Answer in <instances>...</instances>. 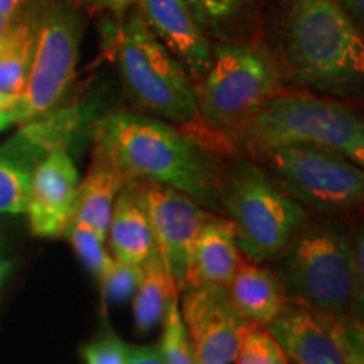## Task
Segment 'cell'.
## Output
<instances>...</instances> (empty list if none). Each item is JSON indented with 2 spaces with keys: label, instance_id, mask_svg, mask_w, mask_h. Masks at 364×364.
Masks as SVG:
<instances>
[{
  "label": "cell",
  "instance_id": "d6986e66",
  "mask_svg": "<svg viewBox=\"0 0 364 364\" xmlns=\"http://www.w3.org/2000/svg\"><path fill=\"white\" fill-rule=\"evenodd\" d=\"M235 228L228 218L215 216L196 240L191 262L189 287L215 285L226 289L240 267L241 255Z\"/></svg>",
  "mask_w": 364,
  "mask_h": 364
},
{
  "label": "cell",
  "instance_id": "7c38bea8",
  "mask_svg": "<svg viewBox=\"0 0 364 364\" xmlns=\"http://www.w3.org/2000/svg\"><path fill=\"white\" fill-rule=\"evenodd\" d=\"M73 127L59 112L26 122L0 145V215H24L36 166L59 147H70Z\"/></svg>",
  "mask_w": 364,
  "mask_h": 364
},
{
  "label": "cell",
  "instance_id": "8fae6325",
  "mask_svg": "<svg viewBox=\"0 0 364 364\" xmlns=\"http://www.w3.org/2000/svg\"><path fill=\"white\" fill-rule=\"evenodd\" d=\"M142 186L157 253L182 294L189 287L196 240L216 215L169 186L154 181H142Z\"/></svg>",
  "mask_w": 364,
  "mask_h": 364
},
{
  "label": "cell",
  "instance_id": "1f68e13d",
  "mask_svg": "<svg viewBox=\"0 0 364 364\" xmlns=\"http://www.w3.org/2000/svg\"><path fill=\"white\" fill-rule=\"evenodd\" d=\"M12 124H14V122H12L11 113H9L7 110H4V108L0 107V132L6 130L7 127H11Z\"/></svg>",
  "mask_w": 364,
  "mask_h": 364
},
{
  "label": "cell",
  "instance_id": "9c48e42d",
  "mask_svg": "<svg viewBox=\"0 0 364 364\" xmlns=\"http://www.w3.org/2000/svg\"><path fill=\"white\" fill-rule=\"evenodd\" d=\"M81 36L83 21L71 2L53 0L41 11L26 90L9 110L14 124H26L43 117L65 98L78 65Z\"/></svg>",
  "mask_w": 364,
  "mask_h": 364
},
{
  "label": "cell",
  "instance_id": "6da1fadb",
  "mask_svg": "<svg viewBox=\"0 0 364 364\" xmlns=\"http://www.w3.org/2000/svg\"><path fill=\"white\" fill-rule=\"evenodd\" d=\"M95 147L110 159L125 182L154 181L189 196L211 213H221L226 167L223 157L203 147L162 118L112 112L93 124Z\"/></svg>",
  "mask_w": 364,
  "mask_h": 364
},
{
  "label": "cell",
  "instance_id": "277c9868",
  "mask_svg": "<svg viewBox=\"0 0 364 364\" xmlns=\"http://www.w3.org/2000/svg\"><path fill=\"white\" fill-rule=\"evenodd\" d=\"M194 88L203 139L225 159L238 154L231 142L235 130L282 91V81L279 68L265 51L221 43L213 48L211 66Z\"/></svg>",
  "mask_w": 364,
  "mask_h": 364
},
{
  "label": "cell",
  "instance_id": "52a82bcc",
  "mask_svg": "<svg viewBox=\"0 0 364 364\" xmlns=\"http://www.w3.org/2000/svg\"><path fill=\"white\" fill-rule=\"evenodd\" d=\"M287 252V282L295 297L321 311L358 317L363 263L343 231L332 225H304Z\"/></svg>",
  "mask_w": 364,
  "mask_h": 364
},
{
  "label": "cell",
  "instance_id": "484cf974",
  "mask_svg": "<svg viewBox=\"0 0 364 364\" xmlns=\"http://www.w3.org/2000/svg\"><path fill=\"white\" fill-rule=\"evenodd\" d=\"M65 236L70 238L73 250L78 255L86 270H90L91 275L100 279L105 268L112 260V257L107 252V247H105V241L107 240L100 238L93 230H90L88 226L78 225V223H73L68 228Z\"/></svg>",
  "mask_w": 364,
  "mask_h": 364
},
{
  "label": "cell",
  "instance_id": "4316f807",
  "mask_svg": "<svg viewBox=\"0 0 364 364\" xmlns=\"http://www.w3.org/2000/svg\"><path fill=\"white\" fill-rule=\"evenodd\" d=\"M129 353L130 346L112 331H107L81 349L86 364H129Z\"/></svg>",
  "mask_w": 364,
  "mask_h": 364
},
{
  "label": "cell",
  "instance_id": "e0dca14e",
  "mask_svg": "<svg viewBox=\"0 0 364 364\" xmlns=\"http://www.w3.org/2000/svg\"><path fill=\"white\" fill-rule=\"evenodd\" d=\"M226 290L240 316L260 326L270 324L289 302L280 277L253 262L240 263Z\"/></svg>",
  "mask_w": 364,
  "mask_h": 364
},
{
  "label": "cell",
  "instance_id": "7a4b0ae2",
  "mask_svg": "<svg viewBox=\"0 0 364 364\" xmlns=\"http://www.w3.org/2000/svg\"><path fill=\"white\" fill-rule=\"evenodd\" d=\"M284 59L307 88L346 93L364 75L361 27L338 0H290L284 19Z\"/></svg>",
  "mask_w": 364,
  "mask_h": 364
},
{
  "label": "cell",
  "instance_id": "d6a6232c",
  "mask_svg": "<svg viewBox=\"0 0 364 364\" xmlns=\"http://www.w3.org/2000/svg\"><path fill=\"white\" fill-rule=\"evenodd\" d=\"M14 17H16V16H7V14H2V12H0V33H2V31H6V29H7L9 24H11Z\"/></svg>",
  "mask_w": 364,
  "mask_h": 364
},
{
  "label": "cell",
  "instance_id": "ba28073f",
  "mask_svg": "<svg viewBox=\"0 0 364 364\" xmlns=\"http://www.w3.org/2000/svg\"><path fill=\"white\" fill-rule=\"evenodd\" d=\"M284 193L302 206L326 213L358 209L364 198V174L338 150L318 145H285L260 161Z\"/></svg>",
  "mask_w": 364,
  "mask_h": 364
},
{
  "label": "cell",
  "instance_id": "9a60e30c",
  "mask_svg": "<svg viewBox=\"0 0 364 364\" xmlns=\"http://www.w3.org/2000/svg\"><path fill=\"white\" fill-rule=\"evenodd\" d=\"M139 16L164 48L181 63L193 83H199L213 61L208 33L186 0H136Z\"/></svg>",
  "mask_w": 364,
  "mask_h": 364
},
{
  "label": "cell",
  "instance_id": "83f0119b",
  "mask_svg": "<svg viewBox=\"0 0 364 364\" xmlns=\"http://www.w3.org/2000/svg\"><path fill=\"white\" fill-rule=\"evenodd\" d=\"M338 4L344 9L351 19L356 22L358 26L363 24L364 19V0H338Z\"/></svg>",
  "mask_w": 364,
  "mask_h": 364
},
{
  "label": "cell",
  "instance_id": "603a6c76",
  "mask_svg": "<svg viewBox=\"0 0 364 364\" xmlns=\"http://www.w3.org/2000/svg\"><path fill=\"white\" fill-rule=\"evenodd\" d=\"M236 364H289V358L265 326L245 322L238 336Z\"/></svg>",
  "mask_w": 364,
  "mask_h": 364
},
{
  "label": "cell",
  "instance_id": "4fadbf2b",
  "mask_svg": "<svg viewBox=\"0 0 364 364\" xmlns=\"http://www.w3.org/2000/svg\"><path fill=\"white\" fill-rule=\"evenodd\" d=\"M182 322L196 364H231L238 353V336L245 324L228 290L215 285H193L182 297Z\"/></svg>",
  "mask_w": 364,
  "mask_h": 364
},
{
  "label": "cell",
  "instance_id": "44dd1931",
  "mask_svg": "<svg viewBox=\"0 0 364 364\" xmlns=\"http://www.w3.org/2000/svg\"><path fill=\"white\" fill-rule=\"evenodd\" d=\"M142 268V280L132 297L134 300L132 304L134 322L139 334H145L157 324H161L167 309H169V304L176 297H179L174 280L167 272L159 253L154 255L149 262H145Z\"/></svg>",
  "mask_w": 364,
  "mask_h": 364
},
{
  "label": "cell",
  "instance_id": "f1b7e54d",
  "mask_svg": "<svg viewBox=\"0 0 364 364\" xmlns=\"http://www.w3.org/2000/svg\"><path fill=\"white\" fill-rule=\"evenodd\" d=\"M98 7L110 11L113 14H124L134 6L136 0H93Z\"/></svg>",
  "mask_w": 364,
  "mask_h": 364
},
{
  "label": "cell",
  "instance_id": "5b68a950",
  "mask_svg": "<svg viewBox=\"0 0 364 364\" xmlns=\"http://www.w3.org/2000/svg\"><path fill=\"white\" fill-rule=\"evenodd\" d=\"M223 211L235 228L240 252L253 263L285 253L307 220L302 204L289 198L265 169L247 159L226 167Z\"/></svg>",
  "mask_w": 364,
  "mask_h": 364
},
{
  "label": "cell",
  "instance_id": "d4e9b609",
  "mask_svg": "<svg viewBox=\"0 0 364 364\" xmlns=\"http://www.w3.org/2000/svg\"><path fill=\"white\" fill-rule=\"evenodd\" d=\"M144 268L112 258L105 272L100 277L103 299L112 304H124L134 297L136 287L142 280Z\"/></svg>",
  "mask_w": 364,
  "mask_h": 364
},
{
  "label": "cell",
  "instance_id": "4dcf8cb0",
  "mask_svg": "<svg viewBox=\"0 0 364 364\" xmlns=\"http://www.w3.org/2000/svg\"><path fill=\"white\" fill-rule=\"evenodd\" d=\"M26 0H0V12L7 16H16Z\"/></svg>",
  "mask_w": 364,
  "mask_h": 364
},
{
  "label": "cell",
  "instance_id": "f546056e",
  "mask_svg": "<svg viewBox=\"0 0 364 364\" xmlns=\"http://www.w3.org/2000/svg\"><path fill=\"white\" fill-rule=\"evenodd\" d=\"M14 272V262L2 253V241H0V290L4 289L11 273Z\"/></svg>",
  "mask_w": 364,
  "mask_h": 364
},
{
  "label": "cell",
  "instance_id": "8992f818",
  "mask_svg": "<svg viewBox=\"0 0 364 364\" xmlns=\"http://www.w3.org/2000/svg\"><path fill=\"white\" fill-rule=\"evenodd\" d=\"M113 54L127 93L136 107L179 129L201 122L193 80L150 33L139 12L122 24Z\"/></svg>",
  "mask_w": 364,
  "mask_h": 364
},
{
  "label": "cell",
  "instance_id": "5bb4252c",
  "mask_svg": "<svg viewBox=\"0 0 364 364\" xmlns=\"http://www.w3.org/2000/svg\"><path fill=\"white\" fill-rule=\"evenodd\" d=\"M80 174L68 147H59L41 161L31 177V231L43 238L65 236L75 221Z\"/></svg>",
  "mask_w": 364,
  "mask_h": 364
},
{
  "label": "cell",
  "instance_id": "cb8c5ba5",
  "mask_svg": "<svg viewBox=\"0 0 364 364\" xmlns=\"http://www.w3.org/2000/svg\"><path fill=\"white\" fill-rule=\"evenodd\" d=\"M162 326L164 331L159 351H161L164 364H196L188 331L181 317L179 297L169 304V309L162 318Z\"/></svg>",
  "mask_w": 364,
  "mask_h": 364
},
{
  "label": "cell",
  "instance_id": "ac0fdd59",
  "mask_svg": "<svg viewBox=\"0 0 364 364\" xmlns=\"http://www.w3.org/2000/svg\"><path fill=\"white\" fill-rule=\"evenodd\" d=\"M41 11L14 17L0 33V107L4 110L19 102L26 90L38 39Z\"/></svg>",
  "mask_w": 364,
  "mask_h": 364
},
{
  "label": "cell",
  "instance_id": "2e32d148",
  "mask_svg": "<svg viewBox=\"0 0 364 364\" xmlns=\"http://www.w3.org/2000/svg\"><path fill=\"white\" fill-rule=\"evenodd\" d=\"M108 240L113 258L142 267L157 253L142 181H129L117 196Z\"/></svg>",
  "mask_w": 364,
  "mask_h": 364
},
{
  "label": "cell",
  "instance_id": "30bf717a",
  "mask_svg": "<svg viewBox=\"0 0 364 364\" xmlns=\"http://www.w3.org/2000/svg\"><path fill=\"white\" fill-rule=\"evenodd\" d=\"M265 327L294 364H364L356 316L321 311L295 297Z\"/></svg>",
  "mask_w": 364,
  "mask_h": 364
},
{
  "label": "cell",
  "instance_id": "ffe728a7",
  "mask_svg": "<svg viewBox=\"0 0 364 364\" xmlns=\"http://www.w3.org/2000/svg\"><path fill=\"white\" fill-rule=\"evenodd\" d=\"M125 184V179L110 159L98 147H95L88 174L80 182L73 223L88 226L100 238L107 240L113 206L118 193Z\"/></svg>",
  "mask_w": 364,
  "mask_h": 364
},
{
  "label": "cell",
  "instance_id": "3957f363",
  "mask_svg": "<svg viewBox=\"0 0 364 364\" xmlns=\"http://www.w3.org/2000/svg\"><path fill=\"white\" fill-rule=\"evenodd\" d=\"M231 142L257 162L285 145H318L364 164V125L358 113L344 103L306 93L273 95L235 130Z\"/></svg>",
  "mask_w": 364,
  "mask_h": 364
},
{
  "label": "cell",
  "instance_id": "7402d4cb",
  "mask_svg": "<svg viewBox=\"0 0 364 364\" xmlns=\"http://www.w3.org/2000/svg\"><path fill=\"white\" fill-rule=\"evenodd\" d=\"M206 33L223 34L247 19L255 0H186Z\"/></svg>",
  "mask_w": 364,
  "mask_h": 364
}]
</instances>
